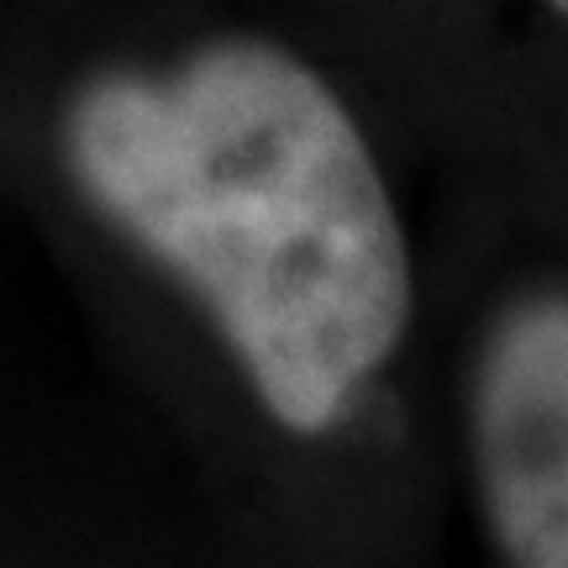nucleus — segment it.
<instances>
[{
	"mask_svg": "<svg viewBox=\"0 0 568 568\" xmlns=\"http://www.w3.org/2000/svg\"><path fill=\"white\" fill-rule=\"evenodd\" d=\"M63 153L105 222L205 305L284 432L337 426L400 347V211L343 95L290 48L222 38L101 74Z\"/></svg>",
	"mask_w": 568,
	"mask_h": 568,
	"instance_id": "nucleus-1",
	"label": "nucleus"
},
{
	"mask_svg": "<svg viewBox=\"0 0 568 568\" xmlns=\"http://www.w3.org/2000/svg\"><path fill=\"white\" fill-rule=\"evenodd\" d=\"M552 11H558V17H568V0H548Z\"/></svg>",
	"mask_w": 568,
	"mask_h": 568,
	"instance_id": "nucleus-3",
	"label": "nucleus"
},
{
	"mask_svg": "<svg viewBox=\"0 0 568 568\" xmlns=\"http://www.w3.org/2000/svg\"><path fill=\"white\" fill-rule=\"evenodd\" d=\"M468 443L500 558L568 568V295L521 301L495 322L474 374Z\"/></svg>",
	"mask_w": 568,
	"mask_h": 568,
	"instance_id": "nucleus-2",
	"label": "nucleus"
}]
</instances>
